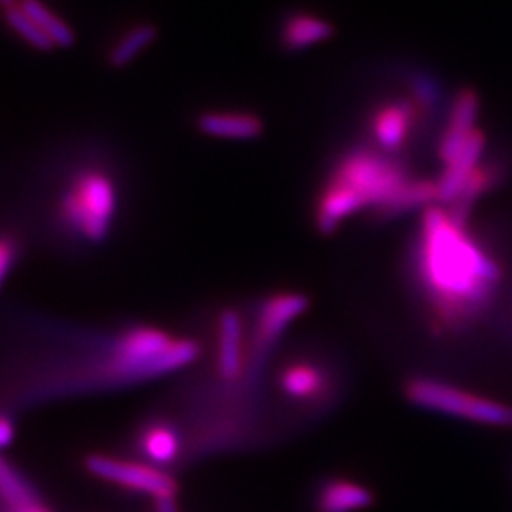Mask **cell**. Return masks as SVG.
Wrapping results in <instances>:
<instances>
[{
    "label": "cell",
    "mask_w": 512,
    "mask_h": 512,
    "mask_svg": "<svg viewBox=\"0 0 512 512\" xmlns=\"http://www.w3.org/2000/svg\"><path fill=\"white\" fill-rule=\"evenodd\" d=\"M416 277L448 323L484 310L501 281V268L448 209L423 211L414 255Z\"/></svg>",
    "instance_id": "obj_1"
},
{
    "label": "cell",
    "mask_w": 512,
    "mask_h": 512,
    "mask_svg": "<svg viewBox=\"0 0 512 512\" xmlns=\"http://www.w3.org/2000/svg\"><path fill=\"white\" fill-rule=\"evenodd\" d=\"M408 167L380 148H351L332 165L319 190L313 220L323 234H334L351 215L372 209L376 215L408 183Z\"/></svg>",
    "instance_id": "obj_2"
},
{
    "label": "cell",
    "mask_w": 512,
    "mask_h": 512,
    "mask_svg": "<svg viewBox=\"0 0 512 512\" xmlns=\"http://www.w3.org/2000/svg\"><path fill=\"white\" fill-rule=\"evenodd\" d=\"M118 207L116 186L101 167H82L73 175L59 200V219L76 236L101 243L109 238Z\"/></svg>",
    "instance_id": "obj_3"
},
{
    "label": "cell",
    "mask_w": 512,
    "mask_h": 512,
    "mask_svg": "<svg viewBox=\"0 0 512 512\" xmlns=\"http://www.w3.org/2000/svg\"><path fill=\"white\" fill-rule=\"evenodd\" d=\"M198 355L200 344L194 340H173L164 330L139 327L120 338L110 374L118 380L152 378L190 365Z\"/></svg>",
    "instance_id": "obj_4"
},
{
    "label": "cell",
    "mask_w": 512,
    "mask_h": 512,
    "mask_svg": "<svg viewBox=\"0 0 512 512\" xmlns=\"http://www.w3.org/2000/svg\"><path fill=\"white\" fill-rule=\"evenodd\" d=\"M406 395L421 408L435 410L446 416H456L480 425L512 427L511 404L480 397L465 389H459L456 385L420 378L408 384Z\"/></svg>",
    "instance_id": "obj_5"
},
{
    "label": "cell",
    "mask_w": 512,
    "mask_h": 512,
    "mask_svg": "<svg viewBox=\"0 0 512 512\" xmlns=\"http://www.w3.org/2000/svg\"><path fill=\"white\" fill-rule=\"evenodd\" d=\"M86 465H88L90 473L99 478L126 486L135 492L152 495L156 499L173 497L175 494V480L156 467L105 458V456H92V458H88Z\"/></svg>",
    "instance_id": "obj_6"
},
{
    "label": "cell",
    "mask_w": 512,
    "mask_h": 512,
    "mask_svg": "<svg viewBox=\"0 0 512 512\" xmlns=\"http://www.w3.org/2000/svg\"><path fill=\"white\" fill-rule=\"evenodd\" d=\"M425 116L412 97L382 103L370 116V133L374 143L384 152L404 147L416 124Z\"/></svg>",
    "instance_id": "obj_7"
},
{
    "label": "cell",
    "mask_w": 512,
    "mask_h": 512,
    "mask_svg": "<svg viewBox=\"0 0 512 512\" xmlns=\"http://www.w3.org/2000/svg\"><path fill=\"white\" fill-rule=\"evenodd\" d=\"M478 110H480V99L475 90L463 88L452 103L448 122L440 135L437 152H439V160L442 164H450L469 143V139L478 129L476 128Z\"/></svg>",
    "instance_id": "obj_8"
},
{
    "label": "cell",
    "mask_w": 512,
    "mask_h": 512,
    "mask_svg": "<svg viewBox=\"0 0 512 512\" xmlns=\"http://www.w3.org/2000/svg\"><path fill=\"white\" fill-rule=\"evenodd\" d=\"M308 308L310 298L302 293H277L264 300L256 321V348L270 346Z\"/></svg>",
    "instance_id": "obj_9"
},
{
    "label": "cell",
    "mask_w": 512,
    "mask_h": 512,
    "mask_svg": "<svg viewBox=\"0 0 512 512\" xmlns=\"http://www.w3.org/2000/svg\"><path fill=\"white\" fill-rule=\"evenodd\" d=\"M484 150H486V133L482 129H476L465 148L450 164L444 165V171L440 173L437 181L440 203L450 207L458 200L459 194L463 192L465 184L475 173L476 167L482 164Z\"/></svg>",
    "instance_id": "obj_10"
},
{
    "label": "cell",
    "mask_w": 512,
    "mask_h": 512,
    "mask_svg": "<svg viewBox=\"0 0 512 512\" xmlns=\"http://www.w3.org/2000/svg\"><path fill=\"white\" fill-rule=\"evenodd\" d=\"M196 126L207 137L228 141H253L264 133L262 118L247 110H209L198 116Z\"/></svg>",
    "instance_id": "obj_11"
},
{
    "label": "cell",
    "mask_w": 512,
    "mask_h": 512,
    "mask_svg": "<svg viewBox=\"0 0 512 512\" xmlns=\"http://www.w3.org/2000/svg\"><path fill=\"white\" fill-rule=\"evenodd\" d=\"M336 29L329 19L310 12H294L279 29V42L287 52H304L334 37Z\"/></svg>",
    "instance_id": "obj_12"
},
{
    "label": "cell",
    "mask_w": 512,
    "mask_h": 512,
    "mask_svg": "<svg viewBox=\"0 0 512 512\" xmlns=\"http://www.w3.org/2000/svg\"><path fill=\"white\" fill-rule=\"evenodd\" d=\"M243 351V323L236 310H224L219 319V370L228 380L236 378L241 370Z\"/></svg>",
    "instance_id": "obj_13"
},
{
    "label": "cell",
    "mask_w": 512,
    "mask_h": 512,
    "mask_svg": "<svg viewBox=\"0 0 512 512\" xmlns=\"http://www.w3.org/2000/svg\"><path fill=\"white\" fill-rule=\"evenodd\" d=\"M372 503V494L348 480L330 482L319 495V512H355L366 509Z\"/></svg>",
    "instance_id": "obj_14"
},
{
    "label": "cell",
    "mask_w": 512,
    "mask_h": 512,
    "mask_svg": "<svg viewBox=\"0 0 512 512\" xmlns=\"http://www.w3.org/2000/svg\"><path fill=\"white\" fill-rule=\"evenodd\" d=\"M158 38V27L152 23H137L129 31H126L122 37L116 40V44L109 50L107 61L110 67L122 69L135 61L139 55L152 46Z\"/></svg>",
    "instance_id": "obj_15"
},
{
    "label": "cell",
    "mask_w": 512,
    "mask_h": 512,
    "mask_svg": "<svg viewBox=\"0 0 512 512\" xmlns=\"http://www.w3.org/2000/svg\"><path fill=\"white\" fill-rule=\"evenodd\" d=\"M501 179V167L494 162H482L475 169V173L471 175V179L465 184L463 192L459 194L458 200L448 207V211L467 224L471 207L475 205L476 200L486 194L490 188H494V184Z\"/></svg>",
    "instance_id": "obj_16"
},
{
    "label": "cell",
    "mask_w": 512,
    "mask_h": 512,
    "mask_svg": "<svg viewBox=\"0 0 512 512\" xmlns=\"http://www.w3.org/2000/svg\"><path fill=\"white\" fill-rule=\"evenodd\" d=\"M19 8L37 23L38 27L54 40L57 48H71L76 40L73 27L59 18L42 0H19Z\"/></svg>",
    "instance_id": "obj_17"
},
{
    "label": "cell",
    "mask_w": 512,
    "mask_h": 512,
    "mask_svg": "<svg viewBox=\"0 0 512 512\" xmlns=\"http://www.w3.org/2000/svg\"><path fill=\"white\" fill-rule=\"evenodd\" d=\"M4 19H6V23L10 25V29H12L19 38H23L31 48H35L38 52H52V50L57 48L54 44V40L48 37V35L38 27L37 23L19 8V4L10 6V8H4Z\"/></svg>",
    "instance_id": "obj_18"
},
{
    "label": "cell",
    "mask_w": 512,
    "mask_h": 512,
    "mask_svg": "<svg viewBox=\"0 0 512 512\" xmlns=\"http://www.w3.org/2000/svg\"><path fill=\"white\" fill-rule=\"evenodd\" d=\"M283 389L296 399H308L321 391L323 387V374L311 365L289 366L281 374Z\"/></svg>",
    "instance_id": "obj_19"
},
{
    "label": "cell",
    "mask_w": 512,
    "mask_h": 512,
    "mask_svg": "<svg viewBox=\"0 0 512 512\" xmlns=\"http://www.w3.org/2000/svg\"><path fill=\"white\" fill-rule=\"evenodd\" d=\"M0 490L4 501L12 505L16 511L37 503L29 484L16 471H12V467L6 461H2L0 467Z\"/></svg>",
    "instance_id": "obj_20"
},
{
    "label": "cell",
    "mask_w": 512,
    "mask_h": 512,
    "mask_svg": "<svg viewBox=\"0 0 512 512\" xmlns=\"http://www.w3.org/2000/svg\"><path fill=\"white\" fill-rule=\"evenodd\" d=\"M143 448L152 461L169 463L179 452V440L177 435L167 427H152L148 429L143 439Z\"/></svg>",
    "instance_id": "obj_21"
},
{
    "label": "cell",
    "mask_w": 512,
    "mask_h": 512,
    "mask_svg": "<svg viewBox=\"0 0 512 512\" xmlns=\"http://www.w3.org/2000/svg\"><path fill=\"white\" fill-rule=\"evenodd\" d=\"M19 258V241L12 234L4 232L0 241V279L6 281L8 274L14 270Z\"/></svg>",
    "instance_id": "obj_22"
},
{
    "label": "cell",
    "mask_w": 512,
    "mask_h": 512,
    "mask_svg": "<svg viewBox=\"0 0 512 512\" xmlns=\"http://www.w3.org/2000/svg\"><path fill=\"white\" fill-rule=\"evenodd\" d=\"M12 439H14V425L10 423L8 418H2V421H0V444L4 448H8Z\"/></svg>",
    "instance_id": "obj_23"
},
{
    "label": "cell",
    "mask_w": 512,
    "mask_h": 512,
    "mask_svg": "<svg viewBox=\"0 0 512 512\" xmlns=\"http://www.w3.org/2000/svg\"><path fill=\"white\" fill-rule=\"evenodd\" d=\"M156 509H158V512H177V507L173 503V497H160V499H156Z\"/></svg>",
    "instance_id": "obj_24"
}]
</instances>
